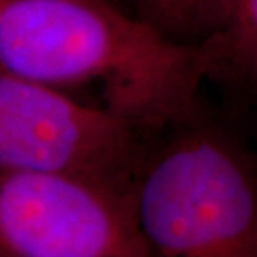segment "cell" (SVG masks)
<instances>
[{
    "label": "cell",
    "instance_id": "8992f818",
    "mask_svg": "<svg viewBox=\"0 0 257 257\" xmlns=\"http://www.w3.org/2000/svg\"><path fill=\"white\" fill-rule=\"evenodd\" d=\"M229 0H136V14L181 44L199 45L222 25Z\"/></svg>",
    "mask_w": 257,
    "mask_h": 257
},
{
    "label": "cell",
    "instance_id": "277c9868",
    "mask_svg": "<svg viewBox=\"0 0 257 257\" xmlns=\"http://www.w3.org/2000/svg\"><path fill=\"white\" fill-rule=\"evenodd\" d=\"M2 257H152L134 199L52 172H0Z\"/></svg>",
    "mask_w": 257,
    "mask_h": 257
},
{
    "label": "cell",
    "instance_id": "5b68a950",
    "mask_svg": "<svg viewBox=\"0 0 257 257\" xmlns=\"http://www.w3.org/2000/svg\"><path fill=\"white\" fill-rule=\"evenodd\" d=\"M200 47L217 107L247 134H257V0H229L222 25Z\"/></svg>",
    "mask_w": 257,
    "mask_h": 257
},
{
    "label": "cell",
    "instance_id": "7a4b0ae2",
    "mask_svg": "<svg viewBox=\"0 0 257 257\" xmlns=\"http://www.w3.org/2000/svg\"><path fill=\"white\" fill-rule=\"evenodd\" d=\"M249 137L200 95L149 127L134 205L154 255L257 257V154Z\"/></svg>",
    "mask_w": 257,
    "mask_h": 257
},
{
    "label": "cell",
    "instance_id": "3957f363",
    "mask_svg": "<svg viewBox=\"0 0 257 257\" xmlns=\"http://www.w3.org/2000/svg\"><path fill=\"white\" fill-rule=\"evenodd\" d=\"M149 127L52 85L0 74V172L62 174L134 199Z\"/></svg>",
    "mask_w": 257,
    "mask_h": 257
},
{
    "label": "cell",
    "instance_id": "6da1fadb",
    "mask_svg": "<svg viewBox=\"0 0 257 257\" xmlns=\"http://www.w3.org/2000/svg\"><path fill=\"white\" fill-rule=\"evenodd\" d=\"M0 67L47 85L102 84L107 107L157 125L205 82L204 52L114 0H0Z\"/></svg>",
    "mask_w": 257,
    "mask_h": 257
}]
</instances>
